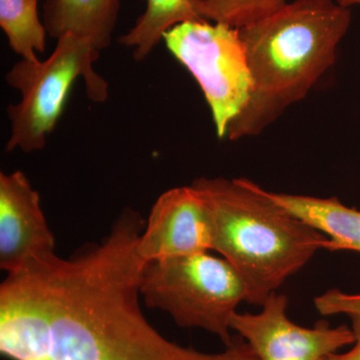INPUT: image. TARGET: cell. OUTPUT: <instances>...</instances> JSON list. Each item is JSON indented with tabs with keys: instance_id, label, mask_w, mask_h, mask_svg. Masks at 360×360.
Returning a JSON list of instances; mask_svg holds the SVG:
<instances>
[{
	"instance_id": "obj_1",
	"label": "cell",
	"mask_w": 360,
	"mask_h": 360,
	"mask_svg": "<svg viewBox=\"0 0 360 360\" xmlns=\"http://www.w3.org/2000/svg\"><path fill=\"white\" fill-rule=\"evenodd\" d=\"M144 224L125 208L101 245L70 258L47 253L14 271L49 314L52 360H258L238 335L208 354L167 340L146 321L139 305L146 262L137 250Z\"/></svg>"
},
{
	"instance_id": "obj_2",
	"label": "cell",
	"mask_w": 360,
	"mask_h": 360,
	"mask_svg": "<svg viewBox=\"0 0 360 360\" xmlns=\"http://www.w3.org/2000/svg\"><path fill=\"white\" fill-rule=\"evenodd\" d=\"M336 0H292L238 28L252 77L250 101L229 125L231 141L257 136L303 101L335 65L352 25Z\"/></svg>"
},
{
	"instance_id": "obj_3",
	"label": "cell",
	"mask_w": 360,
	"mask_h": 360,
	"mask_svg": "<svg viewBox=\"0 0 360 360\" xmlns=\"http://www.w3.org/2000/svg\"><path fill=\"white\" fill-rule=\"evenodd\" d=\"M191 186L212 214V250L238 272L248 304L262 307L323 250L324 234L269 198L252 180L202 176Z\"/></svg>"
},
{
	"instance_id": "obj_4",
	"label": "cell",
	"mask_w": 360,
	"mask_h": 360,
	"mask_svg": "<svg viewBox=\"0 0 360 360\" xmlns=\"http://www.w3.org/2000/svg\"><path fill=\"white\" fill-rule=\"evenodd\" d=\"M98 58L99 51L89 40L68 33L58 39L46 60L22 59L13 66L6 82L22 97L7 108L11 131L6 151L32 153L44 148L78 77L84 78L90 101L101 103L108 99V84L94 68Z\"/></svg>"
},
{
	"instance_id": "obj_5",
	"label": "cell",
	"mask_w": 360,
	"mask_h": 360,
	"mask_svg": "<svg viewBox=\"0 0 360 360\" xmlns=\"http://www.w3.org/2000/svg\"><path fill=\"white\" fill-rule=\"evenodd\" d=\"M141 295L146 305L167 312L182 328H200L224 347L233 340L231 319L246 302L245 284L224 257L208 252L148 262Z\"/></svg>"
},
{
	"instance_id": "obj_6",
	"label": "cell",
	"mask_w": 360,
	"mask_h": 360,
	"mask_svg": "<svg viewBox=\"0 0 360 360\" xmlns=\"http://www.w3.org/2000/svg\"><path fill=\"white\" fill-rule=\"evenodd\" d=\"M168 51L195 78L219 139L250 101L252 77L238 28L210 22L180 23L163 35Z\"/></svg>"
},
{
	"instance_id": "obj_7",
	"label": "cell",
	"mask_w": 360,
	"mask_h": 360,
	"mask_svg": "<svg viewBox=\"0 0 360 360\" xmlns=\"http://www.w3.org/2000/svg\"><path fill=\"white\" fill-rule=\"evenodd\" d=\"M288 309V296L274 293L258 314H234L232 331L250 345L258 360H328L354 345L352 326L333 328L321 321L304 328L291 321Z\"/></svg>"
},
{
	"instance_id": "obj_8",
	"label": "cell",
	"mask_w": 360,
	"mask_h": 360,
	"mask_svg": "<svg viewBox=\"0 0 360 360\" xmlns=\"http://www.w3.org/2000/svg\"><path fill=\"white\" fill-rule=\"evenodd\" d=\"M212 214L193 186L175 187L153 206L137 250L146 264L212 250Z\"/></svg>"
},
{
	"instance_id": "obj_9",
	"label": "cell",
	"mask_w": 360,
	"mask_h": 360,
	"mask_svg": "<svg viewBox=\"0 0 360 360\" xmlns=\"http://www.w3.org/2000/svg\"><path fill=\"white\" fill-rule=\"evenodd\" d=\"M56 238L39 194L22 172L0 174V267L18 271L33 258L54 252Z\"/></svg>"
},
{
	"instance_id": "obj_10",
	"label": "cell",
	"mask_w": 360,
	"mask_h": 360,
	"mask_svg": "<svg viewBox=\"0 0 360 360\" xmlns=\"http://www.w3.org/2000/svg\"><path fill=\"white\" fill-rule=\"evenodd\" d=\"M51 322L16 272L0 285V352L11 360H52Z\"/></svg>"
},
{
	"instance_id": "obj_11",
	"label": "cell",
	"mask_w": 360,
	"mask_h": 360,
	"mask_svg": "<svg viewBox=\"0 0 360 360\" xmlns=\"http://www.w3.org/2000/svg\"><path fill=\"white\" fill-rule=\"evenodd\" d=\"M269 198L326 236L323 250L360 253V212L336 198H317L264 189Z\"/></svg>"
},
{
	"instance_id": "obj_12",
	"label": "cell",
	"mask_w": 360,
	"mask_h": 360,
	"mask_svg": "<svg viewBox=\"0 0 360 360\" xmlns=\"http://www.w3.org/2000/svg\"><path fill=\"white\" fill-rule=\"evenodd\" d=\"M120 8V0H45L44 23L54 39L73 33L101 52L110 45Z\"/></svg>"
},
{
	"instance_id": "obj_13",
	"label": "cell",
	"mask_w": 360,
	"mask_h": 360,
	"mask_svg": "<svg viewBox=\"0 0 360 360\" xmlns=\"http://www.w3.org/2000/svg\"><path fill=\"white\" fill-rule=\"evenodd\" d=\"M146 8L134 27L118 39L134 49L135 60L148 58L168 30L180 23L205 20L198 13L195 0H146ZM207 21V20H206Z\"/></svg>"
},
{
	"instance_id": "obj_14",
	"label": "cell",
	"mask_w": 360,
	"mask_h": 360,
	"mask_svg": "<svg viewBox=\"0 0 360 360\" xmlns=\"http://www.w3.org/2000/svg\"><path fill=\"white\" fill-rule=\"evenodd\" d=\"M39 0H0V26L11 49L22 59L39 61L46 47V28L40 20Z\"/></svg>"
},
{
	"instance_id": "obj_15",
	"label": "cell",
	"mask_w": 360,
	"mask_h": 360,
	"mask_svg": "<svg viewBox=\"0 0 360 360\" xmlns=\"http://www.w3.org/2000/svg\"><path fill=\"white\" fill-rule=\"evenodd\" d=\"M290 0H195L201 18L243 28L274 13Z\"/></svg>"
},
{
	"instance_id": "obj_16",
	"label": "cell",
	"mask_w": 360,
	"mask_h": 360,
	"mask_svg": "<svg viewBox=\"0 0 360 360\" xmlns=\"http://www.w3.org/2000/svg\"><path fill=\"white\" fill-rule=\"evenodd\" d=\"M314 307L323 316L347 314L360 315V293H347L333 288L316 296L314 300Z\"/></svg>"
},
{
	"instance_id": "obj_17",
	"label": "cell",
	"mask_w": 360,
	"mask_h": 360,
	"mask_svg": "<svg viewBox=\"0 0 360 360\" xmlns=\"http://www.w3.org/2000/svg\"><path fill=\"white\" fill-rule=\"evenodd\" d=\"M354 331V342L348 352H338L331 355L328 360H360V315L349 316Z\"/></svg>"
},
{
	"instance_id": "obj_18",
	"label": "cell",
	"mask_w": 360,
	"mask_h": 360,
	"mask_svg": "<svg viewBox=\"0 0 360 360\" xmlns=\"http://www.w3.org/2000/svg\"><path fill=\"white\" fill-rule=\"evenodd\" d=\"M340 6L347 7V8H352V6H360V0H336Z\"/></svg>"
}]
</instances>
